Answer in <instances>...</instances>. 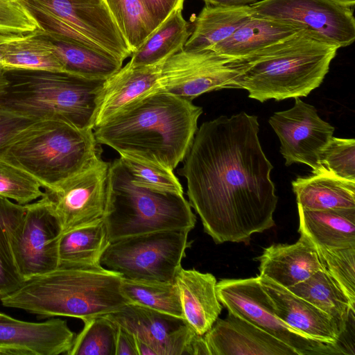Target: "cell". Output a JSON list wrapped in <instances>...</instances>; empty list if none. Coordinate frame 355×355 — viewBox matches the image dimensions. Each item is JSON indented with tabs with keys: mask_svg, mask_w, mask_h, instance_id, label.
<instances>
[{
	"mask_svg": "<svg viewBox=\"0 0 355 355\" xmlns=\"http://www.w3.org/2000/svg\"><path fill=\"white\" fill-rule=\"evenodd\" d=\"M121 290L130 304L184 319L179 291L175 282L122 277Z\"/></svg>",
	"mask_w": 355,
	"mask_h": 355,
	"instance_id": "obj_32",
	"label": "cell"
},
{
	"mask_svg": "<svg viewBox=\"0 0 355 355\" xmlns=\"http://www.w3.org/2000/svg\"><path fill=\"white\" fill-rule=\"evenodd\" d=\"M26 211V205L0 197V298L14 292L24 282L11 248V235Z\"/></svg>",
	"mask_w": 355,
	"mask_h": 355,
	"instance_id": "obj_33",
	"label": "cell"
},
{
	"mask_svg": "<svg viewBox=\"0 0 355 355\" xmlns=\"http://www.w3.org/2000/svg\"><path fill=\"white\" fill-rule=\"evenodd\" d=\"M35 121H36L0 107V150L17 135Z\"/></svg>",
	"mask_w": 355,
	"mask_h": 355,
	"instance_id": "obj_41",
	"label": "cell"
},
{
	"mask_svg": "<svg viewBox=\"0 0 355 355\" xmlns=\"http://www.w3.org/2000/svg\"><path fill=\"white\" fill-rule=\"evenodd\" d=\"M235 60L211 50L183 49L162 64L159 90L192 101L207 92L233 88Z\"/></svg>",
	"mask_w": 355,
	"mask_h": 355,
	"instance_id": "obj_13",
	"label": "cell"
},
{
	"mask_svg": "<svg viewBox=\"0 0 355 355\" xmlns=\"http://www.w3.org/2000/svg\"><path fill=\"white\" fill-rule=\"evenodd\" d=\"M135 184L162 193L183 195V189L173 171L164 166L120 156Z\"/></svg>",
	"mask_w": 355,
	"mask_h": 355,
	"instance_id": "obj_36",
	"label": "cell"
},
{
	"mask_svg": "<svg viewBox=\"0 0 355 355\" xmlns=\"http://www.w3.org/2000/svg\"><path fill=\"white\" fill-rule=\"evenodd\" d=\"M291 184L297 205L304 209L355 208V182L319 173L297 178Z\"/></svg>",
	"mask_w": 355,
	"mask_h": 355,
	"instance_id": "obj_25",
	"label": "cell"
},
{
	"mask_svg": "<svg viewBox=\"0 0 355 355\" xmlns=\"http://www.w3.org/2000/svg\"><path fill=\"white\" fill-rule=\"evenodd\" d=\"M74 338L60 318L34 322L0 315V355L67 354Z\"/></svg>",
	"mask_w": 355,
	"mask_h": 355,
	"instance_id": "obj_17",
	"label": "cell"
},
{
	"mask_svg": "<svg viewBox=\"0 0 355 355\" xmlns=\"http://www.w3.org/2000/svg\"><path fill=\"white\" fill-rule=\"evenodd\" d=\"M8 84L6 71L0 66V94L4 90Z\"/></svg>",
	"mask_w": 355,
	"mask_h": 355,
	"instance_id": "obj_47",
	"label": "cell"
},
{
	"mask_svg": "<svg viewBox=\"0 0 355 355\" xmlns=\"http://www.w3.org/2000/svg\"><path fill=\"white\" fill-rule=\"evenodd\" d=\"M83 322L67 355H115L118 325L106 315Z\"/></svg>",
	"mask_w": 355,
	"mask_h": 355,
	"instance_id": "obj_35",
	"label": "cell"
},
{
	"mask_svg": "<svg viewBox=\"0 0 355 355\" xmlns=\"http://www.w3.org/2000/svg\"><path fill=\"white\" fill-rule=\"evenodd\" d=\"M39 27L19 0H0V33L28 35Z\"/></svg>",
	"mask_w": 355,
	"mask_h": 355,
	"instance_id": "obj_40",
	"label": "cell"
},
{
	"mask_svg": "<svg viewBox=\"0 0 355 355\" xmlns=\"http://www.w3.org/2000/svg\"><path fill=\"white\" fill-rule=\"evenodd\" d=\"M25 35L20 34H12V33H0V58L2 53V50L3 48V45L5 44L9 43L10 42L17 40L24 37Z\"/></svg>",
	"mask_w": 355,
	"mask_h": 355,
	"instance_id": "obj_45",
	"label": "cell"
},
{
	"mask_svg": "<svg viewBox=\"0 0 355 355\" xmlns=\"http://www.w3.org/2000/svg\"><path fill=\"white\" fill-rule=\"evenodd\" d=\"M182 10L178 9L174 11L132 53L128 62L130 65L140 67L160 64L183 50L191 33Z\"/></svg>",
	"mask_w": 355,
	"mask_h": 355,
	"instance_id": "obj_30",
	"label": "cell"
},
{
	"mask_svg": "<svg viewBox=\"0 0 355 355\" xmlns=\"http://www.w3.org/2000/svg\"><path fill=\"white\" fill-rule=\"evenodd\" d=\"M60 222L44 193L26 205V211L11 235V248L17 269L25 280L58 267Z\"/></svg>",
	"mask_w": 355,
	"mask_h": 355,
	"instance_id": "obj_12",
	"label": "cell"
},
{
	"mask_svg": "<svg viewBox=\"0 0 355 355\" xmlns=\"http://www.w3.org/2000/svg\"><path fill=\"white\" fill-rule=\"evenodd\" d=\"M202 113L192 101L159 92L130 104L93 130L98 144L120 156L173 171L190 149Z\"/></svg>",
	"mask_w": 355,
	"mask_h": 355,
	"instance_id": "obj_2",
	"label": "cell"
},
{
	"mask_svg": "<svg viewBox=\"0 0 355 355\" xmlns=\"http://www.w3.org/2000/svg\"><path fill=\"white\" fill-rule=\"evenodd\" d=\"M0 66L5 71L28 70L67 73L48 38L39 30L4 44L0 58Z\"/></svg>",
	"mask_w": 355,
	"mask_h": 355,
	"instance_id": "obj_28",
	"label": "cell"
},
{
	"mask_svg": "<svg viewBox=\"0 0 355 355\" xmlns=\"http://www.w3.org/2000/svg\"><path fill=\"white\" fill-rule=\"evenodd\" d=\"M300 31L295 26L252 15L230 37L209 50L227 57L241 59Z\"/></svg>",
	"mask_w": 355,
	"mask_h": 355,
	"instance_id": "obj_24",
	"label": "cell"
},
{
	"mask_svg": "<svg viewBox=\"0 0 355 355\" xmlns=\"http://www.w3.org/2000/svg\"><path fill=\"white\" fill-rule=\"evenodd\" d=\"M122 277L101 264L59 266L25 280L0 301L3 306L44 318L83 321L116 312L130 304L121 290Z\"/></svg>",
	"mask_w": 355,
	"mask_h": 355,
	"instance_id": "obj_3",
	"label": "cell"
},
{
	"mask_svg": "<svg viewBox=\"0 0 355 355\" xmlns=\"http://www.w3.org/2000/svg\"><path fill=\"white\" fill-rule=\"evenodd\" d=\"M259 262V275L290 288L322 269L315 248L300 234L293 244H273L256 257Z\"/></svg>",
	"mask_w": 355,
	"mask_h": 355,
	"instance_id": "obj_21",
	"label": "cell"
},
{
	"mask_svg": "<svg viewBox=\"0 0 355 355\" xmlns=\"http://www.w3.org/2000/svg\"><path fill=\"white\" fill-rule=\"evenodd\" d=\"M252 15L250 5L220 7L206 5L196 17L184 50L200 51L230 37Z\"/></svg>",
	"mask_w": 355,
	"mask_h": 355,
	"instance_id": "obj_26",
	"label": "cell"
},
{
	"mask_svg": "<svg viewBox=\"0 0 355 355\" xmlns=\"http://www.w3.org/2000/svg\"><path fill=\"white\" fill-rule=\"evenodd\" d=\"M315 250L322 268L335 280L354 307L355 247Z\"/></svg>",
	"mask_w": 355,
	"mask_h": 355,
	"instance_id": "obj_37",
	"label": "cell"
},
{
	"mask_svg": "<svg viewBox=\"0 0 355 355\" xmlns=\"http://www.w3.org/2000/svg\"><path fill=\"white\" fill-rule=\"evenodd\" d=\"M288 289L327 314L340 336L345 331L350 315H354L355 309L324 268Z\"/></svg>",
	"mask_w": 355,
	"mask_h": 355,
	"instance_id": "obj_27",
	"label": "cell"
},
{
	"mask_svg": "<svg viewBox=\"0 0 355 355\" xmlns=\"http://www.w3.org/2000/svg\"><path fill=\"white\" fill-rule=\"evenodd\" d=\"M319 162V173L355 182V140L333 137L322 152Z\"/></svg>",
	"mask_w": 355,
	"mask_h": 355,
	"instance_id": "obj_39",
	"label": "cell"
},
{
	"mask_svg": "<svg viewBox=\"0 0 355 355\" xmlns=\"http://www.w3.org/2000/svg\"><path fill=\"white\" fill-rule=\"evenodd\" d=\"M8 84L0 107L34 121L53 119L94 130L98 97L105 80L64 72L6 71Z\"/></svg>",
	"mask_w": 355,
	"mask_h": 355,
	"instance_id": "obj_5",
	"label": "cell"
},
{
	"mask_svg": "<svg viewBox=\"0 0 355 355\" xmlns=\"http://www.w3.org/2000/svg\"><path fill=\"white\" fill-rule=\"evenodd\" d=\"M277 135L286 166L308 165L313 174L320 172V156L334 137V128L322 119L315 107L295 98L294 105L277 112L268 121Z\"/></svg>",
	"mask_w": 355,
	"mask_h": 355,
	"instance_id": "obj_15",
	"label": "cell"
},
{
	"mask_svg": "<svg viewBox=\"0 0 355 355\" xmlns=\"http://www.w3.org/2000/svg\"><path fill=\"white\" fill-rule=\"evenodd\" d=\"M337 3L352 8L354 6L355 0H331Z\"/></svg>",
	"mask_w": 355,
	"mask_h": 355,
	"instance_id": "obj_48",
	"label": "cell"
},
{
	"mask_svg": "<svg viewBox=\"0 0 355 355\" xmlns=\"http://www.w3.org/2000/svg\"><path fill=\"white\" fill-rule=\"evenodd\" d=\"M98 145L93 130L40 120L10 140L0 150V159L27 172L45 191H52L101 155Z\"/></svg>",
	"mask_w": 355,
	"mask_h": 355,
	"instance_id": "obj_6",
	"label": "cell"
},
{
	"mask_svg": "<svg viewBox=\"0 0 355 355\" xmlns=\"http://www.w3.org/2000/svg\"><path fill=\"white\" fill-rule=\"evenodd\" d=\"M340 48L302 30L246 58L236 59L233 88L263 103L306 96L318 87Z\"/></svg>",
	"mask_w": 355,
	"mask_h": 355,
	"instance_id": "obj_4",
	"label": "cell"
},
{
	"mask_svg": "<svg viewBox=\"0 0 355 355\" xmlns=\"http://www.w3.org/2000/svg\"><path fill=\"white\" fill-rule=\"evenodd\" d=\"M300 234L317 249L355 247V208L310 210L297 205Z\"/></svg>",
	"mask_w": 355,
	"mask_h": 355,
	"instance_id": "obj_23",
	"label": "cell"
},
{
	"mask_svg": "<svg viewBox=\"0 0 355 355\" xmlns=\"http://www.w3.org/2000/svg\"><path fill=\"white\" fill-rule=\"evenodd\" d=\"M206 5L220 7L243 6L254 3L259 0H202Z\"/></svg>",
	"mask_w": 355,
	"mask_h": 355,
	"instance_id": "obj_44",
	"label": "cell"
},
{
	"mask_svg": "<svg viewBox=\"0 0 355 355\" xmlns=\"http://www.w3.org/2000/svg\"><path fill=\"white\" fill-rule=\"evenodd\" d=\"M110 164L101 155L52 191L49 198L62 233L104 218Z\"/></svg>",
	"mask_w": 355,
	"mask_h": 355,
	"instance_id": "obj_14",
	"label": "cell"
},
{
	"mask_svg": "<svg viewBox=\"0 0 355 355\" xmlns=\"http://www.w3.org/2000/svg\"><path fill=\"white\" fill-rule=\"evenodd\" d=\"M138 355H157L155 350L146 343L136 338Z\"/></svg>",
	"mask_w": 355,
	"mask_h": 355,
	"instance_id": "obj_46",
	"label": "cell"
},
{
	"mask_svg": "<svg viewBox=\"0 0 355 355\" xmlns=\"http://www.w3.org/2000/svg\"><path fill=\"white\" fill-rule=\"evenodd\" d=\"M115 355H138L136 337L119 325L116 334Z\"/></svg>",
	"mask_w": 355,
	"mask_h": 355,
	"instance_id": "obj_43",
	"label": "cell"
},
{
	"mask_svg": "<svg viewBox=\"0 0 355 355\" xmlns=\"http://www.w3.org/2000/svg\"><path fill=\"white\" fill-rule=\"evenodd\" d=\"M164 62L140 67H133L128 62L105 80L98 97L94 128L130 104L159 92V78Z\"/></svg>",
	"mask_w": 355,
	"mask_h": 355,
	"instance_id": "obj_20",
	"label": "cell"
},
{
	"mask_svg": "<svg viewBox=\"0 0 355 355\" xmlns=\"http://www.w3.org/2000/svg\"><path fill=\"white\" fill-rule=\"evenodd\" d=\"M105 1L132 54L156 29L143 0Z\"/></svg>",
	"mask_w": 355,
	"mask_h": 355,
	"instance_id": "obj_34",
	"label": "cell"
},
{
	"mask_svg": "<svg viewBox=\"0 0 355 355\" xmlns=\"http://www.w3.org/2000/svg\"><path fill=\"white\" fill-rule=\"evenodd\" d=\"M216 294L229 313L281 340L298 355L340 354L338 345L311 339L282 320L275 313L272 302L258 276L220 280L216 283Z\"/></svg>",
	"mask_w": 355,
	"mask_h": 355,
	"instance_id": "obj_10",
	"label": "cell"
},
{
	"mask_svg": "<svg viewBox=\"0 0 355 355\" xmlns=\"http://www.w3.org/2000/svg\"><path fill=\"white\" fill-rule=\"evenodd\" d=\"M44 35L68 73L87 79L106 80L122 67L123 62L101 51Z\"/></svg>",
	"mask_w": 355,
	"mask_h": 355,
	"instance_id": "obj_31",
	"label": "cell"
},
{
	"mask_svg": "<svg viewBox=\"0 0 355 355\" xmlns=\"http://www.w3.org/2000/svg\"><path fill=\"white\" fill-rule=\"evenodd\" d=\"M257 116L241 112L204 122L179 173L189 202L216 244H248L275 226L273 168L260 144Z\"/></svg>",
	"mask_w": 355,
	"mask_h": 355,
	"instance_id": "obj_1",
	"label": "cell"
},
{
	"mask_svg": "<svg viewBox=\"0 0 355 355\" xmlns=\"http://www.w3.org/2000/svg\"><path fill=\"white\" fill-rule=\"evenodd\" d=\"M175 283L184 319L197 334L205 335L222 310L216 294L215 277L211 273L181 267L175 277Z\"/></svg>",
	"mask_w": 355,
	"mask_h": 355,
	"instance_id": "obj_22",
	"label": "cell"
},
{
	"mask_svg": "<svg viewBox=\"0 0 355 355\" xmlns=\"http://www.w3.org/2000/svg\"><path fill=\"white\" fill-rule=\"evenodd\" d=\"M46 35L85 46L123 62L132 52L105 0H19Z\"/></svg>",
	"mask_w": 355,
	"mask_h": 355,
	"instance_id": "obj_8",
	"label": "cell"
},
{
	"mask_svg": "<svg viewBox=\"0 0 355 355\" xmlns=\"http://www.w3.org/2000/svg\"><path fill=\"white\" fill-rule=\"evenodd\" d=\"M187 230H166L110 243L100 264L123 277L175 282L189 247Z\"/></svg>",
	"mask_w": 355,
	"mask_h": 355,
	"instance_id": "obj_9",
	"label": "cell"
},
{
	"mask_svg": "<svg viewBox=\"0 0 355 355\" xmlns=\"http://www.w3.org/2000/svg\"><path fill=\"white\" fill-rule=\"evenodd\" d=\"M184 0H143L153 20L159 27L174 11L182 9Z\"/></svg>",
	"mask_w": 355,
	"mask_h": 355,
	"instance_id": "obj_42",
	"label": "cell"
},
{
	"mask_svg": "<svg viewBox=\"0 0 355 355\" xmlns=\"http://www.w3.org/2000/svg\"><path fill=\"white\" fill-rule=\"evenodd\" d=\"M42 184L15 165L0 159V197L26 205L44 196Z\"/></svg>",
	"mask_w": 355,
	"mask_h": 355,
	"instance_id": "obj_38",
	"label": "cell"
},
{
	"mask_svg": "<svg viewBox=\"0 0 355 355\" xmlns=\"http://www.w3.org/2000/svg\"><path fill=\"white\" fill-rule=\"evenodd\" d=\"M103 219L110 243L155 232H190L196 222L183 195L137 185L120 157L110 164Z\"/></svg>",
	"mask_w": 355,
	"mask_h": 355,
	"instance_id": "obj_7",
	"label": "cell"
},
{
	"mask_svg": "<svg viewBox=\"0 0 355 355\" xmlns=\"http://www.w3.org/2000/svg\"><path fill=\"white\" fill-rule=\"evenodd\" d=\"M258 278L282 320L311 339L338 345L341 336L327 314L270 279Z\"/></svg>",
	"mask_w": 355,
	"mask_h": 355,
	"instance_id": "obj_19",
	"label": "cell"
},
{
	"mask_svg": "<svg viewBox=\"0 0 355 355\" xmlns=\"http://www.w3.org/2000/svg\"><path fill=\"white\" fill-rule=\"evenodd\" d=\"M210 355H298L288 345L228 312L204 335Z\"/></svg>",
	"mask_w": 355,
	"mask_h": 355,
	"instance_id": "obj_18",
	"label": "cell"
},
{
	"mask_svg": "<svg viewBox=\"0 0 355 355\" xmlns=\"http://www.w3.org/2000/svg\"><path fill=\"white\" fill-rule=\"evenodd\" d=\"M2 315V313L0 312V315Z\"/></svg>",
	"mask_w": 355,
	"mask_h": 355,
	"instance_id": "obj_49",
	"label": "cell"
},
{
	"mask_svg": "<svg viewBox=\"0 0 355 355\" xmlns=\"http://www.w3.org/2000/svg\"><path fill=\"white\" fill-rule=\"evenodd\" d=\"M109 244L103 218L63 232L58 241V267L100 264Z\"/></svg>",
	"mask_w": 355,
	"mask_h": 355,
	"instance_id": "obj_29",
	"label": "cell"
},
{
	"mask_svg": "<svg viewBox=\"0 0 355 355\" xmlns=\"http://www.w3.org/2000/svg\"><path fill=\"white\" fill-rule=\"evenodd\" d=\"M106 316L150 345L157 355H192L198 334L182 318L132 304Z\"/></svg>",
	"mask_w": 355,
	"mask_h": 355,
	"instance_id": "obj_16",
	"label": "cell"
},
{
	"mask_svg": "<svg viewBox=\"0 0 355 355\" xmlns=\"http://www.w3.org/2000/svg\"><path fill=\"white\" fill-rule=\"evenodd\" d=\"M250 6L252 15L306 31L339 48L355 40L352 10L331 0H261Z\"/></svg>",
	"mask_w": 355,
	"mask_h": 355,
	"instance_id": "obj_11",
	"label": "cell"
}]
</instances>
